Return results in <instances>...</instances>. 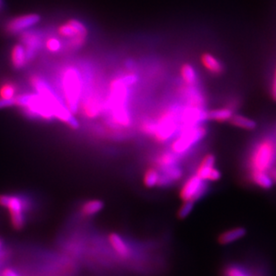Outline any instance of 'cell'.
<instances>
[{
  "instance_id": "6da1fadb",
  "label": "cell",
  "mask_w": 276,
  "mask_h": 276,
  "mask_svg": "<svg viewBox=\"0 0 276 276\" xmlns=\"http://www.w3.org/2000/svg\"><path fill=\"white\" fill-rule=\"evenodd\" d=\"M139 81L135 73L123 74L114 79L104 109L107 112L112 125L119 128H127L132 125V114L129 109L131 88Z\"/></svg>"
},
{
  "instance_id": "7a4b0ae2",
  "label": "cell",
  "mask_w": 276,
  "mask_h": 276,
  "mask_svg": "<svg viewBox=\"0 0 276 276\" xmlns=\"http://www.w3.org/2000/svg\"><path fill=\"white\" fill-rule=\"evenodd\" d=\"M31 82L36 92L50 105L54 118L61 121L72 129L79 128L80 125L77 119L74 117V114L71 112L65 101H63L62 98L54 92L52 87L45 80L35 76L31 78Z\"/></svg>"
},
{
  "instance_id": "3957f363",
  "label": "cell",
  "mask_w": 276,
  "mask_h": 276,
  "mask_svg": "<svg viewBox=\"0 0 276 276\" xmlns=\"http://www.w3.org/2000/svg\"><path fill=\"white\" fill-rule=\"evenodd\" d=\"M182 106L177 104L168 105L156 118H153L154 131L151 137L154 140L163 143L179 134L182 129L180 121Z\"/></svg>"
},
{
  "instance_id": "277c9868",
  "label": "cell",
  "mask_w": 276,
  "mask_h": 276,
  "mask_svg": "<svg viewBox=\"0 0 276 276\" xmlns=\"http://www.w3.org/2000/svg\"><path fill=\"white\" fill-rule=\"evenodd\" d=\"M276 162V143L271 137L257 141L250 152L249 169L252 172H267Z\"/></svg>"
},
{
  "instance_id": "5b68a950",
  "label": "cell",
  "mask_w": 276,
  "mask_h": 276,
  "mask_svg": "<svg viewBox=\"0 0 276 276\" xmlns=\"http://www.w3.org/2000/svg\"><path fill=\"white\" fill-rule=\"evenodd\" d=\"M15 104L23 109L29 118L47 122H50L54 118L50 105L38 93L18 95L15 97Z\"/></svg>"
},
{
  "instance_id": "8992f818",
  "label": "cell",
  "mask_w": 276,
  "mask_h": 276,
  "mask_svg": "<svg viewBox=\"0 0 276 276\" xmlns=\"http://www.w3.org/2000/svg\"><path fill=\"white\" fill-rule=\"evenodd\" d=\"M82 76L74 67H68L62 75L63 96L66 106L73 114L77 113L82 96Z\"/></svg>"
},
{
  "instance_id": "52a82bcc",
  "label": "cell",
  "mask_w": 276,
  "mask_h": 276,
  "mask_svg": "<svg viewBox=\"0 0 276 276\" xmlns=\"http://www.w3.org/2000/svg\"><path fill=\"white\" fill-rule=\"evenodd\" d=\"M0 206L7 208L10 223L16 231H21L26 225L25 212L30 207L26 198L18 195L0 194Z\"/></svg>"
},
{
  "instance_id": "ba28073f",
  "label": "cell",
  "mask_w": 276,
  "mask_h": 276,
  "mask_svg": "<svg viewBox=\"0 0 276 276\" xmlns=\"http://www.w3.org/2000/svg\"><path fill=\"white\" fill-rule=\"evenodd\" d=\"M206 129L203 125L184 129L172 142L171 150L183 156L206 137Z\"/></svg>"
},
{
  "instance_id": "9c48e42d",
  "label": "cell",
  "mask_w": 276,
  "mask_h": 276,
  "mask_svg": "<svg viewBox=\"0 0 276 276\" xmlns=\"http://www.w3.org/2000/svg\"><path fill=\"white\" fill-rule=\"evenodd\" d=\"M59 35L70 39V47L78 48L82 47L88 35L85 25L79 20H69L62 24L59 29Z\"/></svg>"
},
{
  "instance_id": "30bf717a",
  "label": "cell",
  "mask_w": 276,
  "mask_h": 276,
  "mask_svg": "<svg viewBox=\"0 0 276 276\" xmlns=\"http://www.w3.org/2000/svg\"><path fill=\"white\" fill-rule=\"evenodd\" d=\"M207 190L206 181L200 179L196 175H191L183 183L180 191V196L184 201L196 202L199 198H203Z\"/></svg>"
},
{
  "instance_id": "8fae6325",
  "label": "cell",
  "mask_w": 276,
  "mask_h": 276,
  "mask_svg": "<svg viewBox=\"0 0 276 276\" xmlns=\"http://www.w3.org/2000/svg\"><path fill=\"white\" fill-rule=\"evenodd\" d=\"M39 21L40 16L38 14H28L16 16L8 22L6 26V31L12 35L23 33L39 24Z\"/></svg>"
},
{
  "instance_id": "7c38bea8",
  "label": "cell",
  "mask_w": 276,
  "mask_h": 276,
  "mask_svg": "<svg viewBox=\"0 0 276 276\" xmlns=\"http://www.w3.org/2000/svg\"><path fill=\"white\" fill-rule=\"evenodd\" d=\"M215 157L212 154H207L203 157L195 175L206 182H216L221 178V173L214 167Z\"/></svg>"
},
{
  "instance_id": "4fadbf2b",
  "label": "cell",
  "mask_w": 276,
  "mask_h": 276,
  "mask_svg": "<svg viewBox=\"0 0 276 276\" xmlns=\"http://www.w3.org/2000/svg\"><path fill=\"white\" fill-rule=\"evenodd\" d=\"M21 39L26 49L28 60L31 61L42 47V35L39 31H27L24 32Z\"/></svg>"
},
{
  "instance_id": "5bb4252c",
  "label": "cell",
  "mask_w": 276,
  "mask_h": 276,
  "mask_svg": "<svg viewBox=\"0 0 276 276\" xmlns=\"http://www.w3.org/2000/svg\"><path fill=\"white\" fill-rule=\"evenodd\" d=\"M200 62L204 68L213 75H221L225 72L223 63L210 53H203L200 57Z\"/></svg>"
},
{
  "instance_id": "9a60e30c",
  "label": "cell",
  "mask_w": 276,
  "mask_h": 276,
  "mask_svg": "<svg viewBox=\"0 0 276 276\" xmlns=\"http://www.w3.org/2000/svg\"><path fill=\"white\" fill-rule=\"evenodd\" d=\"M160 181L159 186H168L170 184L179 181L183 177V172L179 165H175L172 168H165L163 170H159Z\"/></svg>"
},
{
  "instance_id": "2e32d148",
  "label": "cell",
  "mask_w": 276,
  "mask_h": 276,
  "mask_svg": "<svg viewBox=\"0 0 276 276\" xmlns=\"http://www.w3.org/2000/svg\"><path fill=\"white\" fill-rule=\"evenodd\" d=\"M82 112L88 118H96L104 109V105L101 100L97 97H89L82 105Z\"/></svg>"
},
{
  "instance_id": "e0dca14e",
  "label": "cell",
  "mask_w": 276,
  "mask_h": 276,
  "mask_svg": "<svg viewBox=\"0 0 276 276\" xmlns=\"http://www.w3.org/2000/svg\"><path fill=\"white\" fill-rule=\"evenodd\" d=\"M181 159V156L172 151L171 149L165 150L161 153L156 158V168L158 170H163L165 168H172L177 165Z\"/></svg>"
},
{
  "instance_id": "ac0fdd59",
  "label": "cell",
  "mask_w": 276,
  "mask_h": 276,
  "mask_svg": "<svg viewBox=\"0 0 276 276\" xmlns=\"http://www.w3.org/2000/svg\"><path fill=\"white\" fill-rule=\"evenodd\" d=\"M108 241L118 256H120L122 258H127L130 257L131 249L126 244L125 240L121 237L119 234H109Z\"/></svg>"
},
{
  "instance_id": "d6986e66",
  "label": "cell",
  "mask_w": 276,
  "mask_h": 276,
  "mask_svg": "<svg viewBox=\"0 0 276 276\" xmlns=\"http://www.w3.org/2000/svg\"><path fill=\"white\" fill-rule=\"evenodd\" d=\"M11 61L16 69H23L26 64L29 62L26 49L22 43L16 44L13 47L11 52Z\"/></svg>"
},
{
  "instance_id": "ffe728a7",
  "label": "cell",
  "mask_w": 276,
  "mask_h": 276,
  "mask_svg": "<svg viewBox=\"0 0 276 276\" xmlns=\"http://www.w3.org/2000/svg\"><path fill=\"white\" fill-rule=\"evenodd\" d=\"M180 75L183 81V84L185 85H198V74L195 69L194 66L184 63L180 68Z\"/></svg>"
},
{
  "instance_id": "44dd1931",
  "label": "cell",
  "mask_w": 276,
  "mask_h": 276,
  "mask_svg": "<svg viewBox=\"0 0 276 276\" xmlns=\"http://www.w3.org/2000/svg\"><path fill=\"white\" fill-rule=\"evenodd\" d=\"M234 110L230 108L228 106L222 108L212 109L207 110L206 112V119L209 121H214L218 123L229 122L232 117H234Z\"/></svg>"
},
{
  "instance_id": "7402d4cb",
  "label": "cell",
  "mask_w": 276,
  "mask_h": 276,
  "mask_svg": "<svg viewBox=\"0 0 276 276\" xmlns=\"http://www.w3.org/2000/svg\"><path fill=\"white\" fill-rule=\"evenodd\" d=\"M246 235V230L242 227L235 228V229L229 230L223 233L219 237V242L223 245H228L236 241H239L241 238L244 237Z\"/></svg>"
},
{
  "instance_id": "603a6c76",
  "label": "cell",
  "mask_w": 276,
  "mask_h": 276,
  "mask_svg": "<svg viewBox=\"0 0 276 276\" xmlns=\"http://www.w3.org/2000/svg\"><path fill=\"white\" fill-rule=\"evenodd\" d=\"M249 176L253 183L264 190H268L273 185V181L267 172H252Z\"/></svg>"
},
{
  "instance_id": "cb8c5ba5",
  "label": "cell",
  "mask_w": 276,
  "mask_h": 276,
  "mask_svg": "<svg viewBox=\"0 0 276 276\" xmlns=\"http://www.w3.org/2000/svg\"><path fill=\"white\" fill-rule=\"evenodd\" d=\"M104 208V203L99 199H91L86 201L82 207H81V213L83 216L90 217L95 214H98L100 211Z\"/></svg>"
},
{
  "instance_id": "d4e9b609",
  "label": "cell",
  "mask_w": 276,
  "mask_h": 276,
  "mask_svg": "<svg viewBox=\"0 0 276 276\" xmlns=\"http://www.w3.org/2000/svg\"><path fill=\"white\" fill-rule=\"evenodd\" d=\"M229 122L235 127L247 131H253L257 128V123L255 121L241 115H234Z\"/></svg>"
},
{
  "instance_id": "484cf974",
  "label": "cell",
  "mask_w": 276,
  "mask_h": 276,
  "mask_svg": "<svg viewBox=\"0 0 276 276\" xmlns=\"http://www.w3.org/2000/svg\"><path fill=\"white\" fill-rule=\"evenodd\" d=\"M160 172L157 168H152L148 169L145 173L143 177V183L145 186L148 188H153L159 184Z\"/></svg>"
},
{
  "instance_id": "4316f807",
  "label": "cell",
  "mask_w": 276,
  "mask_h": 276,
  "mask_svg": "<svg viewBox=\"0 0 276 276\" xmlns=\"http://www.w3.org/2000/svg\"><path fill=\"white\" fill-rule=\"evenodd\" d=\"M16 97V87L11 82H6L0 86V97L6 99H15Z\"/></svg>"
},
{
  "instance_id": "83f0119b",
  "label": "cell",
  "mask_w": 276,
  "mask_h": 276,
  "mask_svg": "<svg viewBox=\"0 0 276 276\" xmlns=\"http://www.w3.org/2000/svg\"><path fill=\"white\" fill-rule=\"evenodd\" d=\"M46 48L51 53H58L62 49L63 43L56 37H50L45 43Z\"/></svg>"
},
{
  "instance_id": "f1b7e54d",
  "label": "cell",
  "mask_w": 276,
  "mask_h": 276,
  "mask_svg": "<svg viewBox=\"0 0 276 276\" xmlns=\"http://www.w3.org/2000/svg\"><path fill=\"white\" fill-rule=\"evenodd\" d=\"M226 276H249L245 270L238 265H230L226 269Z\"/></svg>"
},
{
  "instance_id": "f546056e",
  "label": "cell",
  "mask_w": 276,
  "mask_h": 276,
  "mask_svg": "<svg viewBox=\"0 0 276 276\" xmlns=\"http://www.w3.org/2000/svg\"><path fill=\"white\" fill-rule=\"evenodd\" d=\"M194 204L195 202H193V201H184V204L181 206V208L178 211V216L181 219L186 218L193 210Z\"/></svg>"
},
{
  "instance_id": "4dcf8cb0",
  "label": "cell",
  "mask_w": 276,
  "mask_h": 276,
  "mask_svg": "<svg viewBox=\"0 0 276 276\" xmlns=\"http://www.w3.org/2000/svg\"><path fill=\"white\" fill-rule=\"evenodd\" d=\"M16 105L15 104V99H6L0 97V110L1 109L8 108Z\"/></svg>"
},
{
  "instance_id": "1f68e13d",
  "label": "cell",
  "mask_w": 276,
  "mask_h": 276,
  "mask_svg": "<svg viewBox=\"0 0 276 276\" xmlns=\"http://www.w3.org/2000/svg\"><path fill=\"white\" fill-rule=\"evenodd\" d=\"M271 96H272V99L276 101V67L274 73H273L272 84H271Z\"/></svg>"
},
{
  "instance_id": "d6a6232c",
  "label": "cell",
  "mask_w": 276,
  "mask_h": 276,
  "mask_svg": "<svg viewBox=\"0 0 276 276\" xmlns=\"http://www.w3.org/2000/svg\"><path fill=\"white\" fill-rule=\"evenodd\" d=\"M2 276H20L17 272L12 268H6L3 272H2Z\"/></svg>"
},
{
  "instance_id": "836d02e7",
  "label": "cell",
  "mask_w": 276,
  "mask_h": 276,
  "mask_svg": "<svg viewBox=\"0 0 276 276\" xmlns=\"http://www.w3.org/2000/svg\"><path fill=\"white\" fill-rule=\"evenodd\" d=\"M268 173L270 176H271L272 181H273V183H274V182L276 183V167L273 165V167L270 169V171H269Z\"/></svg>"
},
{
  "instance_id": "e575fe53",
  "label": "cell",
  "mask_w": 276,
  "mask_h": 276,
  "mask_svg": "<svg viewBox=\"0 0 276 276\" xmlns=\"http://www.w3.org/2000/svg\"><path fill=\"white\" fill-rule=\"evenodd\" d=\"M3 7H4V2L3 0H0V10L3 8Z\"/></svg>"
},
{
  "instance_id": "d590c367",
  "label": "cell",
  "mask_w": 276,
  "mask_h": 276,
  "mask_svg": "<svg viewBox=\"0 0 276 276\" xmlns=\"http://www.w3.org/2000/svg\"><path fill=\"white\" fill-rule=\"evenodd\" d=\"M2 247H3V241L0 239V251H1V249H2Z\"/></svg>"
}]
</instances>
